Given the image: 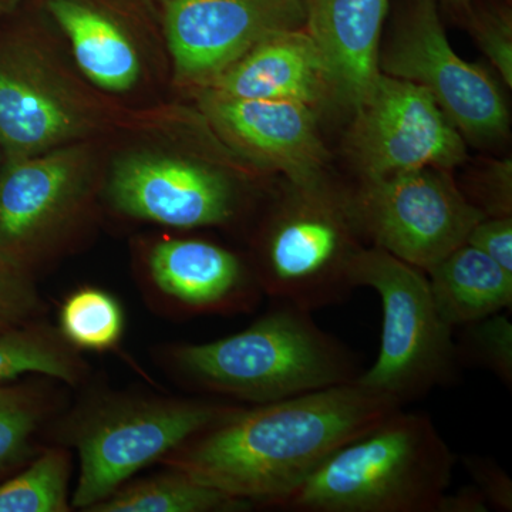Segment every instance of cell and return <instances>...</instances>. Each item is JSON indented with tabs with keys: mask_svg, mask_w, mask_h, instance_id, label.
I'll return each instance as SVG.
<instances>
[{
	"mask_svg": "<svg viewBox=\"0 0 512 512\" xmlns=\"http://www.w3.org/2000/svg\"><path fill=\"white\" fill-rule=\"evenodd\" d=\"M146 279L151 299L184 316L249 312L264 295L238 255L204 239L158 241L146 256Z\"/></svg>",
	"mask_w": 512,
	"mask_h": 512,
	"instance_id": "12",
	"label": "cell"
},
{
	"mask_svg": "<svg viewBox=\"0 0 512 512\" xmlns=\"http://www.w3.org/2000/svg\"><path fill=\"white\" fill-rule=\"evenodd\" d=\"M346 207L373 247L424 272L466 244L474 225L487 217L446 171L431 167L366 180Z\"/></svg>",
	"mask_w": 512,
	"mask_h": 512,
	"instance_id": "7",
	"label": "cell"
},
{
	"mask_svg": "<svg viewBox=\"0 0 512 512\" xmlns=\"http://www.w3.org/2000/svg\"><path fill=\"white\" fill-rule=\"evenodd\" d=\"M466 244L484 252L498 265L512 272V218L485 217L474 225Z\"/></svg>",
	"mask_w": 512,
	"mask_h": 512,
	"instance_id": "28",
	"label": "cell"
},
{
	"mask_svg": "<svg viewBox=\"0 0 512 512\" xmlns=\"http://www.w3.org/2000/svg\"><path fill=\"white\" fill-rule=\"evenodd\" d=\"M79 157L72 150L10 161L0 171V258L28 269L76 210Z\"/></svg>",
	"mask_w": 512,
	"mask_h": 512,
	"instance_id": "13",
	"label": "cell"
},
{
	"mask_svg": "<svg viewBox=\"0 0 512 512\" xmlns=\"http://www.w3.org/2000/svg\"><path fill=\"white\" fill-rule=\"evenodd\" d=\"M453 2H456V3H468V2H470V0H453Z\"/></svg>",
	"mask_w": 512,
	"mask_h": 512,
	"instance_id": "32",
	"label": "cell"
},
{
	"mask_svg": "<svg viewBox=\"0 0 512 512\" xmlns=\"http://www.w3.org/2000/svg\"><path fill=\"white\" fill-rule=\"evenodd\" d=\"M57 329L79 352H109L123 338L124 311L110 292L83 286L64 299Z\"/></svg>",
	"mask_w": 512,
	"mask_h": 512,
	"instance_id": "23",
	"label": "cell"
},
{
	"mask_svg": "<svg viewBox=\"0 0 512 512\" xmlns=\"http://www.w3.org/2000/svg\"><path fill=\"white\" fill-rule=\"evenodd\" d=\"M45 301L28 269L0 258V336L42 319Z\"/></svg>",
	"mask_w": 512,
	"mask_h": 512,
	"instance_id": "26",
	"label": "cell"
},
{
	"mask_svg": "<svg viewBox=\"0 0 512 512\" xmlns=\"http://www.w3.org/2000/svg\"><path fill=\"white\" fill-rule=\"evenodd\" d=\"M110 194L117 210L154 224L200 228L235 217V192L218 171L178 158L138 156L116 168Z\"/></svg>",
	"mask_w": 512,
	"mask_h": 512,
	"instance_id": "11",
	"label": "cell"
},
{
	"mask_svg": "<svg viewBox=\"0 0 512 512\" xmlns=\"http://www.w3.org/2000/svg\"><path fill=\"white\" fill-rule=\"evenodd\" d=\"M218 96L318 103L330 93L318 46L306 28L281 30L252 47L208 84Z\"/></svg>",
	"mask_w": 512,
	"mask_h": 512,
	"instance_id": "16",
	"label": "cell"
},
{
	"mask_svg": "<svg viewBox=\"0 0 512 512\" xmlns=\"http://www.w3.org/2000/svg\"><path fill=\"white\" fill-rule=\"evenodd\" d=\"M47 409L42 394L32 387L0 383V474L29 457L33 436Z\"/></svg>",
	"mask_w": 512,
	"mask_h": 512,
	"instance_id": "24",
	"label": "cell"
},
{
	"mask_svg": "<svg viewBox=\"0 0 512 512\" xmlns=\"http://www.w3.org/2000/svg\"><path fill=\"white\" fill-rule=\"evenodd\" d=\"M379 72L424 87L468 137L495 140L508 130L507 104L483 67L464 62L448 43L436 0H412Z\"/></svg>",
	"mask_w": 512,
	"mask_h": 512,
	"instance_id": "8",
	"label": "cell"
},
{
	"mask_svg": "<svg viewBox=\"0 0 512 512\" xmlns=\"http://www.w3.org/2000/svg\"><path fill=\"white\" fill-rule=\"evenodd\" d=\"M456 456L427 414L397 410L272 505L295 512H437Z\"/></svg>",
	"mask_w": 512,
	"mask_h": 512,
	"instance_id": "3",
	"label": "cell"
},
{
	"mask_svg": "<svg viewBox=\"0 0 512 512\" xmlns=\"http://www.w3.org/2000/svg\"><path fill=\"white\" fill-rule=\"evenodd\" d=\"M474 485L484 495L488 507L494 510L512 511V481L503 468L493 460L483 457L464 458Z\"/></svg>",
	"mask_w": 512,
	"mask_h": 512,
	"instance_id": "29",
	"label": "cell"
},
{
	"mask_svg": "<svg viewBox=\"0 0 512 512\" xmlns=\"http://www.w3.org/2000/svg\"><path fill=\"white\" fill-rule=\"evenodd\" d=\"M238 407L175 397L123 396L97 404L70 436L80 461L72 507L89 511L138 471L163 461Z\"/></svg>",
	"mask_w": 512,
	"mask_h": 512,
	"instance_id": "5",
	"label": "cell"
},
{
	"mask_svg": "<svg viewBox=\"0 0 512 512\" xmlns=\"http://www.w3.org/2000/svg\"><path fill=\"white\" fill-rule=\"evenodd\" d=\"M434 305L451 328L487 318L512 305V272L463 244L426 271Z\"/></svg>",
	"mask_w": 512,
	"mask_h": 512,
	"instance_id": "18",
	"label": "cell"
},
{
	"mask_svg": "<svg viewBox=\"0 0 512 512\" xmlns=\"http://www.w3.org/2000/svg\"><path fill=\"white\" fill-rule=\"evenodd\" d=\"M403 409L357 382L239 406L164 458L208 487L272 507L348 441Z\"/></svg>",
	"mask_w": 512,
	"mask_h": 512,
	"instance_id": "1",
	"label": "cell"
},
{
	"mask_svg": "<svg viewBox=\"0 0 512 512\" xmlns=\"http://www.w3.org/2000/svg\"><path fill=\"white\" fill-rule=\"evenodd\" d=\"M487 500L476 485H467L456 493H447L441 498L437 512H487Z\"/></svg>",
	"mask_w": 512,
	"mask_h": 512,
	"instance_id": "30",
	"label": "cell"
},
{
	"mask_svg": "<svg viewBox=\"0 0 512 512\" xmlns=\"http://www.w3.org/2000/svg\"><path fill=\"white\" fill-rule=\"evenodd\" d=\"M19 3L20 0H0V18L8 15L13 9H16Z\"/></svg>",
	"mask_w": 512,
	"mask_h": 512,
	"instance_id": "31",
	"label": "cell"
},
{
	"mask_svg": "<svg viewBox=\"0 0 512 512\" xmlns=\"http://www.w3.org/2000/svg\"><path fill=\"white\" fill-rule=\"evenodd\" d=\"M254 504L200 483L168 467L157 476L121 485L87 512H241Z\"/></svg>",
	"mask_w": 512,
	"mask_h": 512,
	"instance_id": "20",
	"label": "cell"
},
{
	"mask_svg": "<svg viewBox=\"0 0 512 512\" xmlns=\"http://www.w3.org/2000/svg\"><path fill=\"white\" fill-rule=\"evenodd\" d=\"M390 0H306L305 28L318 46L330 93L357 107L379 74Z\"/></svg>",
	"mask_w": 512,
	"mask_h": 512,
	"instance_id": "15",
	"label": "cell"
},
{
	"mask_svg": "<svg viewBox=\"0 0 512 512\" xmlns=\"http://www.w3.org/2000/svg\"><path fill=\"white\" fill-rule=\"evenodd\" d=\"M356 110L350 143L365 180L466 160L460 131L419 84L379 72Z\"/></svg>",
	"mask_w": 512,
	"mask_h": 512,
	"instance_id": "9",
	"label": "cell"
},
{
	"mask_svg": "<svg viewBox=\"0 0 512 512\" xmlns=\"http://www.w3.org/2000/svg\"><path fill=\"white\" fill-rule=\"evenodd\" d=\"M83 73L101 89L126 92L140 76L136 47L104 13L80 0H47Z\"/></svg>",
	"mask_w": 512,
	"mask_h": 512,
	"instance_id": "19",
	"label": "cell"
},
{
	"mask_svg": "<svg viewBox=\"0 0 512 512\" xmlns=\"http://www.w3.org/2000/svg\"><path fill=\"white\" fill-rule=\"evenodd\" d=\"M296 190V200L266 232L254 274L265 295L313 312L346 301L357 288L355 262L363 248L352 241L346 204L329 191Z\"/></svg>",
	"mask_w": 512,
	"mask_h": 512,
	"instance_id": "6",
	"label": "cell"
},
{
	"mask_svg": "<svg viewBox=\"0 0 512 512\" xmlns=\"http://www.w3.org/2000/svg\"><path fill=\"white\" fill-rule=\"evenodd\" d=\"M175 72L208 86L265 37L305 28L306 0H163Z\"/></svg>",
	"mask_w": 512,
	"mask_h": 512,
	"instance_id": "10",
	"label": "cell"
},
{
	"mask_svg": "<svg viewBox=\"0 0 512 512\" xmlns=\"http://www.w3.org/2000/svg\"><path fill=\"white\" fill-rule=\"evenodd\" d=\"M355 282L375 289L383 308L379 355L355 382L402 406L453 382L460 365L454 328L437 312L426 272L382 248H363Z\"/></svg>",
	"mask_w": 512,
	"mask_h": 512,
	"instance_id": "4",
	"label": "cell"
},
{
	"mask_svg": "<svg viewBox=\"0 0 512 512\" xmlns=\"http://www.w3.org/2000/svg\"><path fill=\"white\" fill-rule=\"evenodd\" d=\"M72 456L64 448H47L25 470L0 484V512L72 510L69 483Z\"/></svg>",
	"mask_w": 512,
	"mask_h": 512,
	"instance_id": "22",
	"label": "cell"
},
{
	"mask_svg": "<svg viewBox=\"0 0 512 512\" xmlns=\"http://www.w3.org/2000/svg\"><path fill=\"white\" fill-rule=\"evenodd\" d=\"M164 359L185 386L252 406L355 382L363 372L312 312L284 302L227 338L170 346Z\"/></svg>",
	"mask_w": 512,
	"mask_h": 512,
	"instance_id": "2",
	"label": "cell"
},
{
	"mask_svg": "<svg viewBox=\"0 0 512 512\" xmlns=\"http://www.w3.org/2000/svg\"><path fill=\"white\" fill-rule=\"evenodd\" d=\"M205 109L229 140L288 175L306 192H323L325 148L312 106L299 101L249 100L208 92Z\"/></svg>",
	"mask_w": 512,
	"mask_h": 512,
	"instance_id": "14",
	"label": "cell"
},
{
	"mask_svg": "<svg viewBox=\"0 0 512 512\" xmlns=\"http://www.w3.org/2000/svg\"><path fill=\"white\" fill-rule=\"evenodd\" d=\"M69 104L25 63L0 57V146L10 161L37 156L76 130Z\"/></svg>",
	"mask_w": 512,
	"mask_h": 512,
	"instance_id": "17",
	"label": "cell"
},
{
	"mask_svg": "<svg viewBox=\"0 0 512 512\" xmlns=\"http://www.w3.org/2000/svg\"><path fill=\"white\" fill-rule=\"evenodd\" d=\"M474 36L504 82L512 84V25L510 13L493 10L471 19Z\"/></svg>",
	"mask_w": 512,
	"mask_h": 512,
	"instance_id": "27",
	"label": "cell"
},
{
	"mask_svg": "<svg viewBox=\"0 0 512 512\" xmlns=\"http://www.w3.org/2000/svg\"><path fill=\"white\" fill-rule=\"evenodd\" d=\"M29 373L79 386L89 375V366L59 329L37 319L0 336V383Z\"/></svg>",
	"mask_w": 512,
	"mask_h": 512,
	"instance_id": "21",
	"label": "cell"
},
{
	"mask_svg": "<svg viewBox=\"0 0 512 512\" xmlns=\"http://www.w3.org/2000/svg\"><path fill=\"white\" fill-rule=\"evenodd\" d=\"M463 335L456 340L458 362L483 367L511 389L512 323L504 312L461 326Z\"/></svg>",
	"mask_w": 512,
	"mask_h": 512,
	"instance_id": "25",
	"label": "cell"
}]
</instances>
